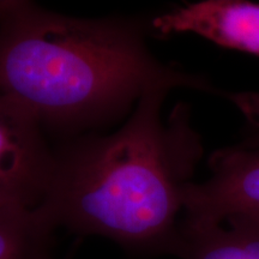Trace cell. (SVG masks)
Instances as JSON below:
<instances>
[{
  "label": "cell",
  "instance_id": "cell-8",
  "mask_svg": "<svg viewBox=\"0 0 259 259\" xmlns=\"http://www.w3.org/2000/svg\"><path fill=\"white\" fill-rule=\"evenodd\" d=\"M242 147L246 148H258L259 147V126L257 130H253L247 137L245 138V141L240 144Z\"/></svg>",
  "mask_w": 259,
  "mask_h": 259
},
{
  "label": "cell",
  "instance_id": "cell-6",
  "mask_svg": "<svg viewBox=\"0 0 259 259\" xmlns=\"http://www.w3.org/2000/svg\"><path fill=\"white\" fill-rule=\"evenodd\" d=\"M180 259H259V212L218 223H180Z\"/></svg>",
  "mask_w": 259,
  "mask_h": 259
},
{
  "label": "cell",
  "instance_id": "cell-3",
  "mask_svg": "<svg viewBox=\"0 0 259 259\" xmlns=\"http://www.w3.org/2000/svg\"><path fill=\"white\" fill-rule=\"evenodd\" d=\"M54 167L38 122L0 96V204L35 209L46 196Z\"/></svg>",
  "mask_w": 259,
  "mask_h": 259
},
{
  "label": "cell",
  "instance_id": "cell-5",
  "mask_svg": "<svg viewBox=\"0 0 259 259\" xmlns=\"http://www.w3.org/2000/svg\"><path fill=\"white\" fill-rule=\"evenodd\" d=\"M157 34L192 32L219 46L259 56V4L242 0H204L154 18Z\"/></svg>",
  "mask_w": 259,
  "mask_h": 259
},
{
  "label": "cell",
  "instance_id": "cell-4",
  "mask_svg": "<svg viewBox=\"0 0 259 259\" xmlns=\"http://www.w3.org/2000/svg\"><path fill=\"white\" fill-rule=\"evenodd\" d=\"M209 167L208 180L186 186L181 221L218 223L239 213L259 212V147L221 149L211 155Z\"/></svg>",
  "mask_w": 259,
  "mask_h": 259
},
{
  "label": "cell",
  "instance_id": "cell-7",
  "mask_svg": "<svg viewBox=\"0 0 259 259\" xmlns=\"http://www.w3.org/2000/svg\"><path fill=\"white\" fill-rule=\"evenodd\" d=\"M57 229L41 206L0 204V259H57Z\"/></svg>",
  "mask_w": 259,
  "mask_h": 259
},
{
  "label": "cell",
  "instance_id": "cell-1",
  "mask_svg": "<svg viewBox=\"0 0 259 259\" xmlns=\"http://www.w3.org/2000/svg\"><path fill=\"white\" fill-rule=\"evenodd\" d=\"M169 92L148 89L114 134L85 136L54 151L40 206L58 228L107 238L137 257H177L184 192L203 148L185 106L162 119Z\"/></svg>",
  "mask_w": 259,
  "mask_h": 259
},
{
  "label": "cell",
  "instance_id": "cell-2",
  "mask_svg": "<svg viewBox=\"0 0 259 259\" xmlns=\"http://www.w3.org/2000/svg\"><path fill=\"white\" fill-rule=\"evenodd\" d=\"M220 94L203 77L158 61L142 23L76 18L0 0V96L41 127L79 130L122 115L151 88Z\"/></svg>",
  "mask_w": 259,
  "mask_h": 259
}]
</instances>
